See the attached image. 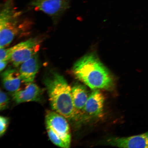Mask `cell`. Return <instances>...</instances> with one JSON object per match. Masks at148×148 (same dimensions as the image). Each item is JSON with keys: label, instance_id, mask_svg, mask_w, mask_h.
<instances>
[{"label": "cell", "instance_id": "cell-12", "mask_svg": "<svg viewBox=\"0 0 148 148\" xmlns=\"http://www.w3.org/2000/svg\"><path fill=\"white\" fill-rule=\"evenodd\" d=\"M1 75L3 86L7 91L13 93L20 89L23 82L18 70L9 67L3 71Z\"/></svg>", "mask_w": 148, "mask_h": 148}, {"label": "cell", "instance_id": "cell-3", "mask_svg": "<svg viewBox=\"0 0 148 148\" xmlns=\"http://www.w3.org/2000/svg\"><path fill=\"white\" fill-rule=\"evenodd\" d=\"M20 15L14 8L13 0H6L0 14V48L9 45L19 33Z\"/></svg>", "mask_w": 148, "mask_h": 148}, {"label": "cell", "instance_id": "cell-7", "mask_svg": "<svg viewBox=\"0 0 148 148\" xmlns=\"http://www.w3.org/2000/svg\"><path fill=\"white\" fill-rule=\"evenodd\" d=\"M104 101V96L102 93L99 90H94L87 101L82 119L88 120L101 116L103 113Z\"/></svg>", "mask_w": 148, "mask_h": 148}, {"label": "cell", "instance_id": "cell-16", "mask_svg": "<svg viewBox=\"0 0 148 148\" xmlns=\"http://www.w3.org/2000/svg\"><path fill=\"white\" fill-rule=\"evenodd\" d=\"M10 51L9 48H0V61H10Z\"/></svg>", "mask_w": 148, "mask_h": 148}, {"label": "cell", "instance_id": "cell-15", "mask_svg": "<svg viewBox=\"0 0 148 148\" xmlns=\"http://www.w3.org/2000/svg\"><path fill=\"white\" fill-rule=\"evenodd\" d=\"M8 118L5 116H1L0 117V136L4 134L6 131L9 123Z\"/></svg>", "mask_w": 148, "mask_h": 148}, {"label": "cell", "instance_id": "cell-8", "mask_svg": "<svg viewBox=\"0 0 148 148\" xmlns=\"http://www.w3.org/2000/svg\"><path fill=\"white\" fill-rule=\"evenodd\" d=\"M107 145L121 148H148V131L127 137L113 138L107 140Z\"/></svg>", "mask_w": 148, "mask_h": 148}, {"label": "cell", "instance_id": "cell-5", "mask_svg": "<svg viewBox=\"0 0 148 148\" xmlns=\"http://www.w3.org/2000/svg\"><path fill=\"white\" fill-rule=\"evenodd\" d=\"M46 125L50 127L62 139L66 148L71 145V135L67 119L55 111H49L46 116Z\"/></svg>", "mask_w": 148, "mask_h": 148}, {"label": "cell", "instance_id": "cell-10", "mask_svg": "<svg viewBox=\"0 0 148 148\" xmlns=\"http://www.w3.org/2000/svg\"><path fill=\"white\" fill-rule=\"evenodd\" d=\"M71 92L77 121H79L82 119L85 107L90 95L86 87L81 84L74 85L71 88Z\"/></svg>", "mask_w": 148, "mask_h": 148}, {"label": "cell", "instance_id": "cell-4", "mask_svg": "<svg viewBox=\"0 0 148 148\" xmlns=\"http://www.w3.org/2000/svg\"><path fill=\"white\" fill-rule=\"evenodd\" d=\"M41 41L38 38H31L9 48L10 62L14 67H18L23 62L38 53Z\"/></svg>", "mask_w": 148, "mask_h": 148}, {"label": "cell", "instance_id": "cell-6", "mask_svg": "<svg viewBox=\"0 0 148 148\" xmlns=\"http://www.w3.org/2000/svg\"><path fill=\"white\" fill-rule=\"evenodd\" d=\"M70 0H31L35 8L51 16L55 21L58 20L69 7Z\"/></svg>", "mask_w": 148, "mask_h": 148}, {"label": "cell", "instance_id": "cell-17", "mask_svg": "<svg viewBox=\"0 0 148 148\" xmlns=\"http://www.w3.org/2000/svg\"><path fill=\"white\" fill-rule=\"evenodd\" d=\"M8 62V61H0V71L2 72L4 71Z\"/></svg>", "mask_w": 148, "mask_h": 148}, {"label": "cell", "instance_id": "cell-2", "mask_svg": "<svg viewBox=\"0 0 148 148\" xmlns=\"http://www.w3.org/2000/svg\"><path fill=\"white\" fill-rule=\"evenodd\" d=\"M52 108L69 120L77 121L71 88L62 75L50 71L44 80Z\"/></svg>", "mask_w": 148, "mask_h": 148}, {"label": "cell", "instance_id": "cell-14", "mask_svg": "<svg viewBox=\"0 0 148 148\" xmlns=\"http://www.w3.org/2000/svg\"><path fill=\"white\" fill-rule=\"evenodd\" d=\"M0 110H4L8 107L9 102V98L6 93L2 90H1L0 93Z\"/></svg>", "mask_w": 148, "mask_h": 148}, {"label": "cell", "instance_id": "cell-9", "mask_svg": "<svg viewBox=\"0 0 148 148\" xmlns=\"http://www.w3.org/2000/svg\"><path fill=\"white\" fill-rule=\"evenodd\" d=\"M25 88L20 89L12 94L14 100L17 103L29 101H41L43 90L35 83L27 84Z\"/></svg>", "mask_w": 148, "mask_h": 148}, {"label": "cell", "instance_id": "cell-1", "mask_svg": "<svg viewBox=\"0 0 148 148\" xmlns=\"http://www.w3.org/2000/svg\"><path fill=\"white\" fill-rule=\"evenodd\" d=\"M73 72L77 79L92 90H109L114 86L110 72L93 54L85 56L77 60Z\"/></svg>", "mask_w": 148, "mask_h": 148}, {"label": "cell", "instance_id": "cell-13", "mask_svg": "<svg viewBox=\"0 0 148 148\" xmlns=\"http://www.w3.org/2000/svg\"><path fill=\"white\" fill-rule=\"evenodd\" d=\"M47 132L50 140L56 145L62 148H66L65 144L60 137L53 131L50 127L46 125Z\"/></svg>", "mask_w": 148, "mask_h": 148}, {"label": "cell", "instance_id": "cell-11", "mask_svg": "<svg viewBox=\"0 0 148 148\" xmlns=\"http://www.w3.org/2000/svg\"><path fill=\"white\" fill-rule=\"evenodd\" d=\"M40 66L38 53L20 65L18 71L23 82L26 84L33 82Z\"/></svg>", "mask_w": 148, "mask_h": 148}]
</instances>
